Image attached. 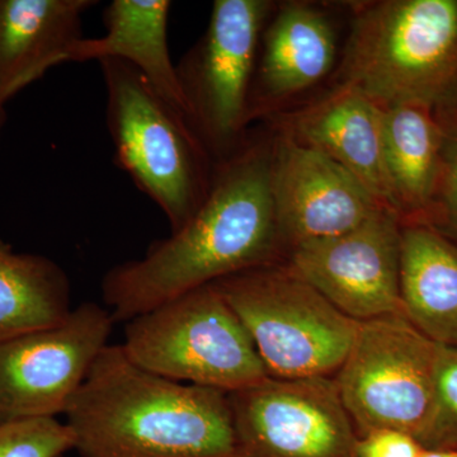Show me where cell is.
Segmentation results:
<instances>
[{
    "label": "cell",
    "instance_id": "cell-2",
    "mask_svg": "<svg viewBox=\"0 0 457 457\" xmlns=\"http://www.w3.org/2000/svg\"><path fill=\"white\" fill-rule=\"evenodd\" d=\"M80 457H230L228 394L183 384L108 345L65 411Z\"/></svg>",
    "mask_w": 457,
    "mask_h": 457
},
{
    "label": "cell",
    "instance_id": "cell-7",
    "mask_svg": "<svg viewBox=\"0 0 457 457\" xmlns=\"http://www.w3.org/2000/svg\"><path fill=\"white\" fill-rule=\"evenodd\" d=\"M437 345L402 314L360 321L333 378L357 436L420 435L433 407Z\"/></svg>",
    "mask_w": 457,
    "mask_h": 457
},
{
    "label": "cell",
    "instance_id": "cell-13",
    "mask_svg": "<svg viewBox=\"0 0 457 457\" xmlns=\"http://www.w3.org/2000/svg\"><path fill=\"white\" fill-rule=\"evenodd\" d=\"M383 113L384 108L356 87L339 84L326 98L288 119L287 137L350 171L398 216L385 165Z\"/></svg>",
    "mask_w": 457,
    "mask_h": 457
},
{
    "label": "cell",
    "instance_id": "cell-19",
    "mask_svg": "<svg viewBox=\"0 0 457 457\" xmlns=\"http://www.w3.org/2000/svg\"><path fill=\"white\" fill-rule=\"evenodd\" d=\"M383 144L399 219L425 209L437 186L444 146L429 107L417 104L385 107Z\"/></svg>",
    "mask_w": 457,
    "mask_h": 457
},
{
    "label": "cell",
    "instance_id": "cell-20",
    "mask_svg": "<svg viewBox=\"0 0 457 457\" xmlns=\"http://www.w3.org/2000/svg\"><path fill=\"white\" fill-rule=\"evenodd\" d=\"M417 440L427 450L457 449V347L437 345L431 416Z\"/></svg>",
    "mask_w": 457,
    "mask_h": 457
},
{
    "label": "cell",
    "instance_id": "cell-24",
    "mask_svg": "<svg viewBox=\"0 0 457 457\" xmlns=\"http://www.w3.org/2000/svg\"><path fill=\"white\" fill-rule=\"evenodd\" d=\"M420 457H457V449L449 450H423Z\"/></svg>",
    "mask_w": 457,
    "mask_h": 457
},
{
    "label": "cell",
    "instance_id": "cell-26",
    "mask_svg": "<svg viewBox=\"0 0 457 457\" xmlns=\"http://www.w3.org/2000/svg\"><path fill=\"white\" fill-rule=\"evenodd\" d=\"M62 457H64V456H62Z\"/></svg>",
    "mask_w": 457,
    "mask_h": 457
},
{
    "label": "cell",
    "instance_id": "cell-3",
    "mask_svg": "<svg viewBox=\"0 0 457 457\" xmlns=\"http://www.w3.org/2000/svg\"><path fill=\"white\" fill-rule=\"evenodd\" d=\"M341 83L378 106L450 101L457 92V0H383L357 11Z\"/></svg>",
    "mask_w": 457,
    "mask_h": 457
},
{
    "label": "cell",
    "instance_id": "cell-10",
    "mask_svg": "<svg viewBox=\"0 0 457 457\" xmlns=\"http://www.w3.org/2000/svg\"><path fill=\"white\" fill-rule=\"evenodd\" d=\"M113 324L108 309L87 302L59 326L0 343V423L64 414Z\"/></svg>",
    "mask_w": 457,
    "mask_h": 457
},
{
    "label": "cell",
    "instance_id": "cell-21",
    "mask_svg": "<svg viewBox=\"0 0 457 457\" xmlns=\"http://www.w3.org/2000/svg\"><path fill=\"white\" fill-rule=\"evenodd\" d=\"M74 450V435L56 418L0 423V457H62Z\"/></svg>",
    "mask_w": 457,
    "mask_h": 457
},
{
    "label": "cell",
    "instance_id": "cell-23",
    "mask_svg": "<svg viewBox=\"0 0 457 457\" xmlns=\"http://www.w3.org/2000/svg\"><path fill=\"white\" fill-rule=\"evenodd\" d=\"M444 191L447 210L457 225V140L453 141L445 155Z\"/></svg>",
    "mask_w": 457,
    "mask_h": 457
},
{
    "label": "cell",
    "instance_id": "cell-9",
    "mask_svg": "<svg viewBox=\"0 0 457 457\" xmlns=\"http://www.w3.org/2000/svg\"><path fill=\"white\" fill-rule=\"evenodd\" d=\"M228 403L230 457H354L359 436L333 378H267Z\"/></svg>",
    "mask_w": 457,
    "mask_h": 457
},
{
    "label": "cell",
    "instance_id": "cell-14",
    "mask_svg": "<svg viewBox=\"0 0 457 457\" xmlns=\"http://www.w3.org/2000/svg\"><path fill=\"white\" fill-rule=\"evenodd\" d=\"M97 0H0V102L7 104L84 37V14Z\"/></svg>",
    "mask_w": 457,
    "mask_h": 457
},
{
    "label": "cell",
    "instance_id": "cell-17",
    "mask_svg": "<svg viewBox=\"0 0 457 457\" xmlns=\"http://www.w3.org/2000/svg\"><path fill=\"white\" fill-rule=\"evenodd\" d=\"M400 299L427 338L457 347V248L431 228L402 227Z\"/></svg>",
    "mask_w": 457,
    "mask_h": 457
},
{
    "label": "cell",
    "instance_id": "cell-22",
    "mask_svg": "<svg viewBox=\"0 0 457 457\" xmlns=\"http://www.w3.org/2000/svg\"><path fill=\"white\" fill-rule=\"evenodd\" d=\"M425 447L398 429H375L357 437L354 457H420Z\"/></svg>",
    "mask_w": 457,
    "mask_h": 457
},
{
    "label": "cell",
    "instance_id": "cell-12",
    "mask_svg": "<svg viewBox=\"0 0 457 457\" xmlns=\"http://www.w3.org/2000/svg\"><path fill=\"white\" fill-rule=\"evenodd\" d=\"M270 187L288 252L350 233L387 210L350 171L287 137L272 150Z\"/></svg>",
    "mask_w": 457,
    "mask_h": 457
},
{
    "label": "cell",
    "instance_id": "cell-4",
    "mask_svg": "<svg viewBox=\"0 0 457 457\" xmlns=\"http://www.w3.org/2000/svg\"><path fill=\"white\" fill-rule=\"evenodd\" d=\"M99 65L117 163L164 212L170 233L179 231L212 188L209 153L188 120L134 66L117 59L102 60Z\"/></svg>",
    "mask_w": 457,
    "mask_h": 457
},
{
    "label": "cell",
    "instance_id": "cell-11",
    "mask_svg": "<svg viewBox=\"0 0 457 457\" xmlns=\"http://www.w3.org/2000/svg\"><path fill=\"white\" fill-rule=\"evenodd\" d=\"M402 225L381 210L350 233L295 246L286 269L357 321L402 314Z\"/></svg>",
    "mask_w": 457,
    "mask_h": 457
},
{
    "label": "cell",
    "instance_id": "cell-15",
    "mask_svg": "<svg viewBox=\"0 0 457 457\" xmlns=\"http://www.w3.org/2000/svg\"><path fill=\"white\" fill-rule=\"evenodd\" d=\"M248 117L261 116L273 102L320 82L336 57V35L326 14L303 3L279 9L262 35Z\"/></svg>",
    "mask_w": 457,
    "mask_h": 457
},
{
    "label": "cell",
    "instance_id": "cell-18",
    "mask_svg": "<svg viewBox=\"0 0 457 457\" xmlns=\"http://www.w3.org/2000/svg\"><path fill=\"white\" fill-rule=\"evenodd\" d=\"M73 312L65 270L0 239V343L59 326Z\"/></svg>",
    "mask_w": 457,
    "mask_h": 457
},
{
    "label": "cell",
    "instance_id": "cell-8",
    "mask_svg": "<svg viewBox=\"0 0 457 457\" xmlns=\"http://www.w3.org/2000/svg\"><path fill=\"white\" fill-rule=\"evenodd\" d=\"M270 8L267 0H215L204 37L176 64L188 121L207 153L239 152Z\"/></svg>",
    "mask_w": 457,
    "mask_h": 457
},
{
    "label": "cell",
    "instance_id": "cell-1",
    "mask_svg": "<svg viewBox=\"0 0 457 457\" xmlns=\"http://www.w3.org/2000/svg\"><path fill=\"white\" fill-rule=\"evenodd\" d=\"M272 150L243 145L213 176L206 200L187 224L156 240L139 260L112 267L102 296L114 323L170 303L284 253L270 187Z\"/></svg>",
    "mask_w": 457,
    "mask_h": 457
},
{
    "label": "cell",
    "instance_id": "cell-6",
    "mask_svg": "<svg viewBox=\"0 0 457 457\" xmlns=\"http://www.w3.org/2000/svg\"><path fill=\"white\" fill-rule=\"evenodd\" d=\"M121 345L146 371L228 394L270 378L251 336L215 285L131 319Z\"/></svg>",
    "mask_w": 457,
    "mask_h": 457
},
{
    "label": "cell",
    "instance_id": "cell-25",
    "mask_svg": "<svg viewBox=\"0 0 457 457\" xmlns=\"http://www.w3.org/2000/svg\"><path fill=\"white\" fill-rule=\"evenodd\" d=\"M5 121H7V111H5V104L0 102V132L4 128Z\"/></svg>",
    "mask_w": 457,
    "mask_h": 457
},
{
    "label": "cell",
    "instance_id": "cell-16",
    "mask_svg": "<svg viewBox=\"0 0 457 457\" xmlns=\"http://www.w3.org/2000/svg\"><path fill=\"white\" fill-rule=\"evenodd\" d=\"M170 0H113L104 8L101 37H83L68 51L66 62L122 60L134 66L171 106L188 120L176 64L168 46Z\"/></svg>",
    "mask_w": 457,
    "mask_h": 457
},
{
    "label": "cell",
    "instance_id": "cell-5",
    "mask_svg": "<svg viewBox=\"0 0 457 457\" xmlns=\"http://www.w3.org/2000/svg\"><path fill=\"white\" fill-rule=\"evenodd\" d=\"M251 336L270 378H335L360 321L278 263L212 284Z\"/></svg>",
    "mask_w": 457,
    "mask_h": 457
}]
</instances>
